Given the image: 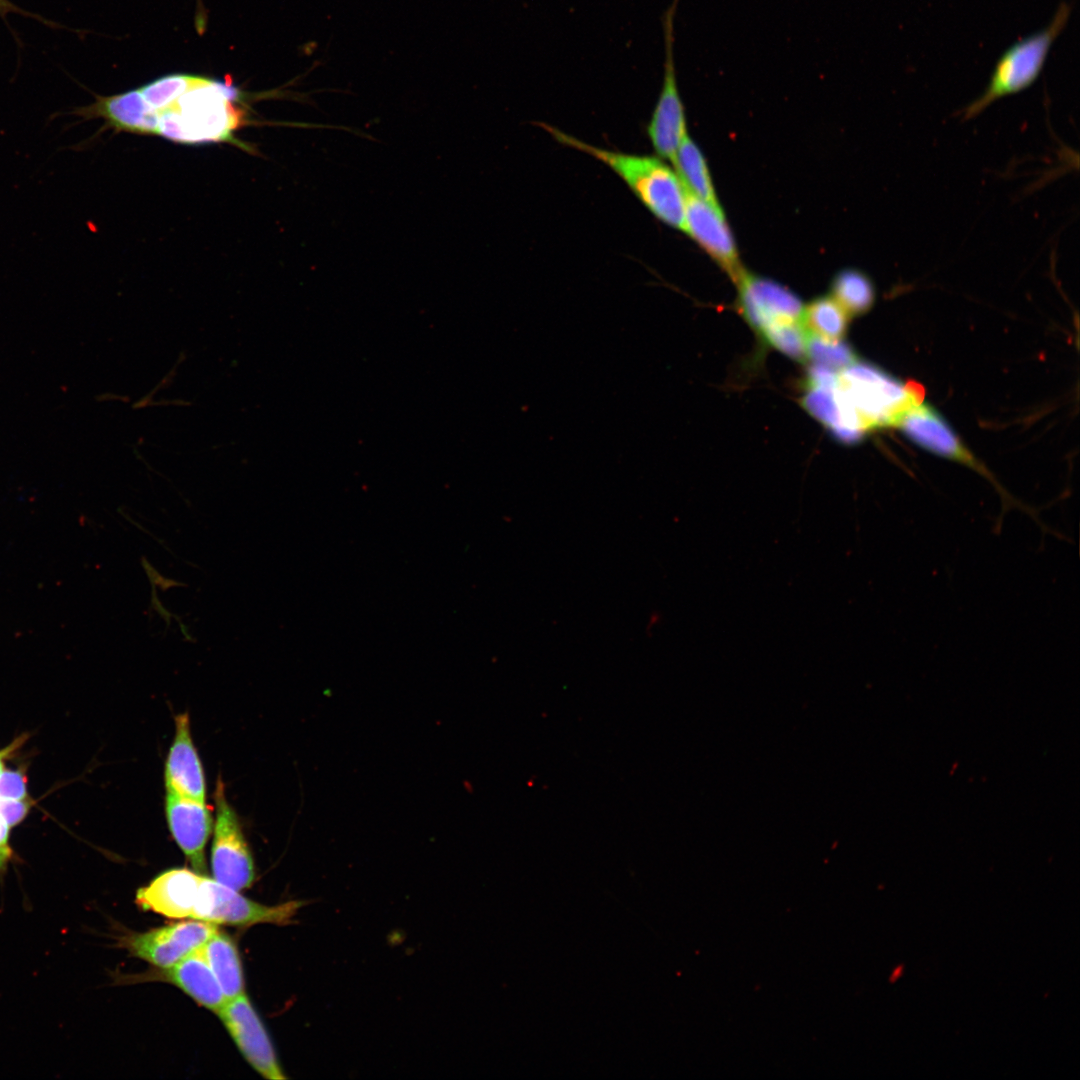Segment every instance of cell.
<instances>
[{
  "mask_svg": "<svg viewBox=\"0 0 1080 1080\" xmlns=\"http://www.w3.org/2000/svg\"><path fill=\"white\" fill-rule=\"evenodd\" d=\"M237 97L224 84L193 76L180 95L158 109L148 108L141 96L135 133L181 144L237 142L234 133L244 121Z\"/></svg>",
  "mask_w": 1080,
  "mask_h": 1080,
  "instance_id": "obj_1",
  "label": "cell"
},
{
  "mask_svg": "<svg viewBox=\"0 0 1080 1080\" xmlns=\"http://www.w3.org/2000/svg\"><path fill=\"white\" fill-rule=\"evenodd\" d=\"M833 391L841 421L837 440L845 444L858 443L870 430L895 427L924 394L918 384L859 360L837 372Z\"/></svg>",
  "mask_w": 1080,
  "mask_h": 1080,
  "instance_id": "obj_2",
  "label": "cell"
},
{
  "mask_svg": "<svg viewBox=\"0 0 1080 1080\" xmlns=\"http://www.w3.org/2000/svg\"><path fill=\"white\" fill-rule=\"evenodd\" d=\"M559 143L584 152L613 170L660 221L683 231L686 193L684 186L662 160L646 155L616 152L592 146L555 127L540 124Z\"/></svg>",
  "mask_w": 1080,
  "mask_h": 1080,
  "instance_id": "obj_3",
  "label": "cell"
},
{
  "mask_svg": "<svg viewBox=\"0 0 1080 1080\" xmlns=\"http://www.w3.org/2000/svg\"><path fill=\"white\" fill-rule=\"evenodd\" d=\"M1071 11V3L1061 2L1046 27L1007 48L995 63L983 93L962 109V118L976 117L995 101L1033 85L1044 68L1053 43L1066 27Z\"/></svg>",
  "mask_w": 1080,
  "mask_h": 1080,
  "instance_id": "obj_4",
  "label": "cell"
},
{
  "mask_svg": "<svg viewBox=\"0 0 1080 1080\" xmlns=\"http://www.w3.org/2000/svg\"><path fill=\"white\" fill-rule=\"evenodd\" d=\"M895 427L900 428L911 441L922 448L966 465L989 480L1000 494V519L1006 511L1018 508L1034 521H1038L1037 512L1017 501L996 481L992 473L969 452L950 425L934 408L922 403L915 405L901 416Z\"/></svg>",
  "mask_w": 1080,
  "mask_h": 1080,
  "instance_id": "obj_5",
  "label": "cell"
},
{
  "mask_svg": "<svg viewBox=\"0 0 1080 1080\" xmlns=\"http://www.w3.org/2000/svg\"><path fill=\"white\" fill-rule=\"evenodd\" d=\"M679 2L680 0H672L661 18L665 55L663 81L647 126L648 136L656 153L671 161L687 135L685 109L678 89L674 57V21Z\"/></svg>",
  "mask_w": 1080,
  "mask_h": 1080,
  "instance_id": "obj_6",
  "label": "cell"
},
{
  "mask_svg": "<svg viewBox=\"0 0 1080 1080\" xmlns=\"http://www.w3.org/2000/svg\"><path fill=\"white\" fill-rule=\"evenodd\" d=\"M238 892L215 879L203 876L192 919L215 925H288L304 905L303 901H289L267 906L247 899Z\"/></svg>",
  "mask_w": 1080,
  "mask_h": 1080,
  "instance_id": "obj_7",
  "label": "cell"
},
{
  "mask_svg": "<svg viewBox=\"0 0 1080 1080\" xmlns=\"http://www.w3.org/2000/svg\"><path fill=\"white\" fill-rule=\"evenodd\" d=\"M214 796L216 820L211 848L213 876L219 883L240 891L254 882V862L237 814L226 799L224 784L220 779Z\"/></svg>",
  "mask_w": 1080,
  "mask_h": 1080,
  "instance_id": "obj_8",
  "label": "cell"
},
{
  "mask_svg": "<svg viewBox=\"0 0 1080 1080\" xmlns=\"http://www.w3.org/2000/svg\"><path fill=\"white\" fill-rule=\"evenodd\" d=\"M735 283L740 313L759 334L772 326L801 320L804 306L800 298L782 284L746 270Z\"/></svg>",
  "mask_w": 1080,
  "mask_h": 1080,
  "instance_id": "obj_9",
  "label": "cell"
},
{
  "mask_svg": "<svg viewBox=\"0 0 1080 1080\" xmlns=\"http://www.w3.org/2000/svg\"><path fill=\"white\" fill-rule=\"evenodd\" d=\"M217 931L215 924L193 919L126 936L122 945L134 956L166 969L200 949Z\"/></svg>",
  "mask_w": 1080,
  "mask_h": 1080,
  "instance_id": "obj_10",
  "label": "cell"
},
{
  "mask_svg": "<svg viewBox=\"0 0 1080 1080\" xmlns=\"http://www.w3.org/2000/svg\"><path fill=\"white\" fill-rule=\"evenodd\" d=\"M217 1014L242 1055L258 1073L271 1080L286 1078L267 1031L245 993L226 1000Z\"/></svg>",
  "mask_w": 1080,
  "mask_h": 1080,
  "instance_id": "obj_11",
  "label": "cell"
},
{
  "mask_svg": "<svg viewBox=\"0 0 1080 1080\" xmlns=\"http://www.w3.org/2000/svg\"><path fill=\"white\" fill-rule=\"evenodd\" d=\"M685 193L683 232L695 240L736 282L745 269L741 265L734 237L721 207L712 205L686 190Z\"/></svg>",
  "mask_w": 1080,
  "mask_h": 1080,
  "instance_id": "obj_12",
  "label": "cell"
},
{
  "mask_svg": "<svg viewBox=\"0 0 1080 1080\" xmlns=\"http://www.w3.org/2000/svg\"><path fill=\"white\" fill-rule=\"evenodd\" d=\"M203 875L186 868L168 870L140 888L136 903L173 919H192Z\"/></svg>",
  "mask_w": 1080,
  "mask_h": 1080,
  "instance_id": "obj_13",
  "label": "cell"
},
{
  "mask_svg": "<svg viewBox=\"0 0 1080 1080\" xmlns=\"http://www.w3.org/2000/svg\"><path fill=\"white\" fill-rule=\"evenodd\" d=\"M165 811L178 846L197 873L206 872L205 847L212 827L206 803L167 792Z\"/></svg>",
  "mask_w": 1080,
  "mask_h": 1080,
  "instance_id": "obj_14",
  "label": "cell"
},
{
  "mask_svg": "<svg viewBox=\"0 0 1080 1080\" xmlns=\"http://www.w3.org/2000/svg\"><path fill=\"white\" fill-rule=\"evenodd\" d=\"M175 728V737L165 765L166 790L206 803L203 768L192 740L187 713L176 716Z\"/></svg>",
  "mask_w": 1080,
  "mask_h": 1080,
  "instance_id": "obj_15",
  "label": "cell"
},
{
  "mask_svg": "<svg viewBox=\"0 0 1080 1080\" xmlns=\"http://www.w3.org/2000/svg\"><path fill=\"white\" fill-rule=\"evenodd\" d=\"M150 976L151 979L158 978L178 986L199 1005L215 1013L226 1002V997L201 949Z\"/></svg>",
  "mask_w": 1080,
  "mask_h": 1080,
  "instance_id": "obj_16",
  "label": "cell"
},
{
  "mask_svg": "<svg viewBox=\"0 0 1080 1080\" xmlns=\"http://www.w3.org/2000/svg\"><path fill=\"white\" fill-rule=\"evenodd\" d=\"M212 969L226 1000L244 994V978L237 947L219 930L200 948Z\"/></svg>",
  "mask_w": 1080,
  "mask_h": 1080,
  "instance_id": "obj_17",
  "label": "cell"
},
{
  "mask_svg": "<svg viewBox=\"0 0 1080 1080\" xmlns=\"http://www.w3.org/2000/svg\"><path fill=\"white\" fill-rule=\"evenodd\" d=\"M672 163L686 191L712 205L721 207L706 160L688 134L683 138Z\"/></svg>",
  "mask_w": 1080,
  "mask_h": 1080,
  "instance_id": "obj_18",
  "label": "cell"
},
{
  "mask_svg": "<svg viewBox=\"0 0 1080 1080\" xmlns=\"http://www.w3.org/2000/svg\"><path fill=\"white\" fill-rule=\"evenodd\" d=\"M831 297L849 316H857L871 309L875 301V288L864 272L847 268L833 278Z\"/></svg>",
  "mask_w": 1080,
  "mask_h": 1080,
  "instance_id": "obj_19",
  "label": "cell"
},
{
  "mask_svg": "<svg viewBox=\"0 0 1080 1080\" xmlns=\"http://www.w3.org/2000/svg\"><path fill=\"white\" fill-rule=\"evenodd\" d=\"M848 317L831 296H821L804 307L801 323L808 334L828 341H839L846 333Z\"/></svg>",
  "mask_w": 1080,
  "mask_h": 1080,
  "instance_id": "obj_20",
  "label": "cell"
},
{
  "mask_svg": "<svg viewBox=\"0 0 1080 1080\" xmlns=\"http://www.w3.org/2000/svg\"><path fill=\"white\" fill-rule=\"evenodd\" d=\"M806 334V359L812 361L813 365L838 372L857 360L856 354L847 343L841 340L828 341Z\"/></svg>",
  "mask_w": 1080,
  "mask_h": 1080,
  "instance_id": "obj_21",
  "label": "cell"
},
{
  "mask_svg": "<svg viewBox=\"0 0 1080 1080\" xmlns=\"http://www.w3.org/2000/svg\"><path fill=\"white\" fill-rule=\"evenodd\" d=\"M762 338L788 357L806 360V331L801 320L772 326L761 334Z\"/></svg>",
  "mask_w": 1080,
  "mask_h": 1080,
  "instance_id": "obj_22",
  "label": "cell"
},
{
  "mask_svg": "<svg viewBox=\"0 0 1080 1080\" xmlns=\"http://www.w3.org/2000/svg\"><path fill=\"white\" fill-rule=\"evenodd\" d=\"M25 796V776L19 771H2L0 774V799L23 800Z\"/></svg>",
  "mask_w": 1080,
  "mask_h": 1080,
  "instance_id": "obj_23",
  "label": "cell"
},
{
  "mask_svg": "<svg viewBox=\"0 0 1080 1080\" xmlns=\"http://www.w3.org/2000/svg\"><path fill=\"white\" fill-rule=\"evenodd\" d=\"M28 809L29 805L25 801L0 799V814L9 827L18 824L25 817Z\"/></svg>",
  "mask_w": 1080,
  "mask_h": 1080,
  "instance_id": "obj_24",
  "label": "cell"
},
{
  "mask_svg": "<svg viewBox=\"0 0 1080 1080\" xmlns=\"http://www.w3.org/2000/svg\"><path fill=\"white\" fill-rule=\"evenodd\" d=\"M8 825L0 814V874H2L12 857V850L8 844Z\"/></svg>",
  "mask_w": 1080,
  "mask_h": 1080,
  "instance_id": "obj_25",
  "label": "cell"
},
{
  "mask_svg": "<svg viewBox=\"0 0 1080 1080\" xmlns=\"http://www.w3.org/2000/svg\"><path fill=\"white\" fill-rule=\"evenodd\" d=\"M14 745H15V744L13 743V744H12V745H11L10 747H8V748H7L6 750L0 751V774H1V772H2V758H3V757H4V756H5V755H6V754H7L8 752H9V751H11V750H12V748L14 747Z\"/></svg>",
  "mask_w": 1080,
  "mask_h": 1080,
  "instance_id": "obj_26",
  "label": "cell"
}]
</instances>
